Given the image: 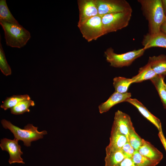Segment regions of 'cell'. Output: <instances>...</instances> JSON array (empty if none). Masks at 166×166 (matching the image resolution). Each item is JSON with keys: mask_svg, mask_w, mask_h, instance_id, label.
I'll return each instance as SVG.
<instances>
[{"mask_svg": "<svg viewBox=\"0 0 166 166\" xmlns=\"http://www.w3.org/2000/svg\"><path fill=\"white\" fill-rule=\"evenodd\" d=\"M143 15L148 21L149 33L160 31V27L166 19L161 0H138Z\"/></svg>", "mask_w": 166, "mask_h": 166, "instance_id": "1", "label": "cell"}, {"mask_svg": "<svg viewBox=\"0 0 166 166\" xmlns=\"http://www.w3.org/2000/svg\"><path fill=\"white\" fill-rule=\"evenodd\" d=\"M0 24L4 30L6 44L14 48L24 46L31 38L30 33L19 24L0 20Z\"/></svg>", "mask_w": 166, "mask_h": 166, "instance_id": "2", "label": "cell"}, {"mask_svg": "<svg viewBox=\"0 0 166 166\" xmlns=\"http://www.w3.org/2000/svg\"><path fill=\"white\" fill-rule=\"evenodd\" d=\"M1 123L4 128L9 129L13 134L14 138L22 141L24 145L27 147L31 146V142L43 138L44 135L47 134L45 130L39 132L37 127L30 124L26 125L24 129H22L5 119L1 120Z\"/></svg>", "mask_w": 166, "mask_h": 166, "instance_id": "3", "label": "cell"}, {"mask_svg": "<svg viewBox=\"0 0 166 166\" xmlns=\"http://www.w3.org/2000/svg\"><path fill=\"white\" fill-rule=\"evenodd\" d=\"M132 12L131 9L102 16L105 34L117 31L127 26L131 17Z\"/></svg>", "mask_w": 166, "mask_h": 166, "instance_id": "4", "label": "cell"}, {"mask_svg": "<svg viewBox=\"0 0 166 166\" xmlns=\"http://www.w3.org/2000/svg\"><path fill=\"white\" fill-rule=\"evenodd\" d=\"M145 50L143 48L124 53L117 54L113 48H108L104 54L107 61L110 65L116 68H121L131 65L136 59L142 56Z\"/></svg>", "mask_w": 166, "mask_h": 166, "instance_id": "5", "label": "cell"}, {"mask_svg": "<svg viewBox=\"0 0 166 166\" xmlns=\"http://www.w3.org/2000/svg\"><path fill=\"white\" fill-rule=\"evenodd\" d=\"M77 26L83 37L89 42L97 40L105 35L101 16L99 15L90 18Z\"/></svg>", "mask_w": 166, "mask_h": 166, "instance_id": "6", "label": "cell"}, {"mask_svg": "<svg viewBox=\"0 0 166 166\" xmlns=\"http://www.w3.org/2000/svg\"><path fill=\"white\" fill-rule=\"evenodd\" d=\"M98 15L124 12L132 9L128 2L125 0H95Z\"/></svg>", "mask_w": 166, "mask_h": 166, "instance_id": "7", "label": "cell"}, {"mask_svg": "<svg viewBox=\"0 0 166 166\" xmlns=\"http://www.w3.org/2000/svg\"><path fill=\"white\" fill-rule=\"evenodd\" d=\"M18 141L15 138L12 140L4 138L0 141V146L2 150L7 152L9 154L8 162L10 164L16 163L25 164L21 157L23 152Z\"/></svg>", "mask_w": 166, "mask_h": 166, "instance_id": "8", "label": "cell"}, {"mask_svg": "<svg viewBox=\"0 0 166 166\" xmlns=\"http://www.w3.org/2000/svg\"><path fill=\"white\" fill-rule=\"evenodd\" d=\"M79 10V20L77 26L85 22L90 18L98 15L95 0H78Z\"/></svg>", "mask_w": 166, "mask_h": 166, "instance_id": "9", "label": "cell"}, {"mask_svg": "<svg viewBox=\"0 0 166 166\" xmlns=\"http://www.w3.org/2000/svg\"><path fill=\"white\" fill-rule=\"evenodd\" d=\"M112 127L125 136L128 140L130 132L134 127L129 116L118 110L115 113Z\"/></svg>", "mask_w": 166, "mask_h": 166, "instance_id": "10", "label": "cell"}, {"mask_svg": "<svg viewBox=\"0 0 166 166\" xmlns=\"http://www.w3.org/2000/svg\"><path fill=\"white\" fill-rule=\"evenodd\" d=\"M142 44L146 49L154 47L166 48V34L162 31L155 33H147L144 36Z\"/></svg>", "mask_w": 166, "mask_h": 166, "instance_id": "11", "label": "cell"}, {"mask_svg": "<svg viewBox=\"0 0 166 166\" xmlns=\"http://www.w3.org/2000/svg\"><path fill=\"white\" fill-rule=\"evenodd\" d=\"M138 151L142 155L158 164L163 157L161 152L150 142L143 139L142 144Z\"/></svg>", "mask_w": 166, "mask_h": 166, "instance_id": "12", "label": "cell"}, {"mask_svg": "<svg viewBox=\"0 0 166 166\" xmlns=\"http://www.w3.org/2000/svg\"><path fill=\"white\" fill-rule=\"evenodd\" d=\"M128 142L125 136L112 127L109 143L105 148L106 153L121 151L123 146Z\"/></svg>", "mask_w": 166, "mask_h": 166, "instance_id": "13", "label": "cell"}, {"mask_svg": "<svg viewBox=\"0 0 166 166\" xmlns=\"http://www.w3.org/2000/svg\"><path fill=\"white\" fill-rule=\"evenodd\" d=\"M131 97L130 93H121L115 92L105 102L102 103L98 106L100 113L101 114L108 111L116 105L126 101Z\"/></svg>", "mask_w": 166, "mask_h": 166, "instance_id": "14", "label": "cell"}, {"mask_svg": "<svg viewBox=\"0 0 166 166\" xmlns=\"http://www.w3.org/2000/svg\"><path fill=\"white\" fill-rule=\"evenodd\" d=\"M126 102L135 107L143 116L156 127L159 131L162 130L160 119L151 113L140 102L136 99L131 98L128 99Z\"/></svg>", "mask_w": 166, "mask_h": 166, "instance_id": "15", "label": "cell"}, {"mask_svg": "<svg viewBox=\"0 0 166 166\" xmlns=\"http://www.w3.org/2000/svg\"><path fill=\"white\" fill-rule=\"evenodd\" d=\"M148 63L156 73L159 75H166V56L161 54L149 57Z\"/></svg>", "mask_w": 166, "mask_h": 166, "instance_id": "16", "label": "cell"}, {"mask_svg": "<svg viewBox=\"0 0 166 166\" xmlns=\"http://www.w3.org/2000/svg\"><path fill=\"white\" fill-rule=\"evenodd\" d=\"M157 75L148 62L145 65L140 68L138 74L131 79L133 83H139L147 80H151Z\"/></svg>", "mask_w": 166, "mask_h": 166, "instance_id": "17", "label": "cell"}, {"mask_svg": "<svg viewBox=\"0 0 166 166\" xmlns=\"http://www.w3.org/2000/svg\"><path fill=\"white\" fill-rule=\"evenodd\" d=\"M125 158L121 150L106 153L104 166H117Z\"/></svg>", "mask_w": 166, "mask_h": 166, "instance_id": "18", "label": "cell"}, {"mask_svg": "<svg viewBox=\"0 0 166 166\" xmlns=\"http://www.w3.org/2000/svg\"><path fill=\"white\" fill-rule=\"evenodd\" d=\"M133 83L131 78L123 77H116L113 79V86L115 92L121 93L127 92L130 85Z\"/></svg>", "mask_w": 166, "mask_h": 166, "instance_id": "19", "label": "cell"}, {"mask_svg": "<svg viewBox=\"0 0 166 166\" xmlns=\"http://www.w3.org/2000/svg\"><path fill=\"white\" fill-rule=\"evenodd\" d=\"M164 76L157 75L151 81L155 87L163 105L166 109V89L164 85Z\"/></svg>", "mask_w": 166, "mask_h": 166, "instance_id": "20", "label": "cell"}, {"mask_svg": "<svg viewBox=\"0 0 166 166\" xmlns=\"http://www.w3.org/2000/svg\"><path fill=\"white\" fill-rule=\"evenodd\" d=\"M29 100H30V98L27 94L13 95L11 97H7L3 101V103L0 107L6 110L8 109L13 108L22 101Z\"/></svg>", "mask_w": 166, "mask_h": 166, "instance_id": "21", "label": "cell"}, {"mask_svg": "<svg viewBox=\"0 0 166 166\" xmlns=\"http://www.w3.org/2000/svg\"><path fill=\"white\" fill-rule=\"evenodd\" d=\"M0 20L12 23L19 24L11 13L6 0H0Z\"/></svg>", "mask_w": 166, "mask_h": 166, "instance_id": "22", "label": "cell"}, {"mask_svg": "<svg viewBox=\"0 0 166 166\" xmlns=\"http://www.w3.org/2000/svg\"><path fill=\"white\" fill-rule=\"evenodd\" d=\"M35 103L31 100L22 101L10 109L11 113L14 115L22 114L26 112H30L29 107L34 106Z\"/></svg>", "mask_w": 166, "mask_h": 166, "instance_id": "23", "label": "cell"}, {"mask_svg": "<svg viewBox=\"0 0 166 166\" xmlns=\"http://www.w3.org/2000/svg\"><path fill=\"white\" fill-rule=\"evenodd\" d=\"M131 159L136 166H156L158 164L149 160L135 151Z\"/></svg>", "mask_w": 166, "mask_h": 166, "instance_id": "24", "label": "cell"}, {"mask_svg": "<svg viewBox=\"0 0 166 166\" xmlns=\"http://www.w3.org/2000/svg\"><path fill=\"white\" fill-rule=\"evenodd\" d=\"M143 139L136 132L133 127L130 130L128 141L130 145L136 151H138L142 143Z\"/></svg>", "mask_w": 166, "mask_h": 166, "instance_id": "25", "label": "cell"}, {"mask_svg": "<svg viewBox=\"0 0 166 166\" xmlns=\"http://www.w3.org/2000/svg\"><path fill=\"white\" fill-rule=\"evenodd\" d=\"M0 69L2 73L6 76L11 74V69L7 61L1 41L0 42Z\"/></svg>", "mask_w": 166, "mask_h": 166, "instance_id": "26", "label": "cell"}, {"mask_svg": "<svg viewBox=\"0 0 166 166\" xmlns=\"http://www.w3.org/2000/svg\"><path fill=\"white\" fill-rule=\"evenodd\" d=\"M121 151L126 157L131 158L136 151L128 142L123 146Z\"/></svg>", "mask_w": 166, "mask_h": 166, "instance_id": "27", "label": "cell"}, {"mask_svg": "<svg viewBox=\"0 0 166 166\" xmlns=\"http://www.w3.org/2000/svg\"><path fill=\"white\" fill-rule=\"evenodd\" d=\"M117 166H136L131 158L126 157Z\"/></svg>", "mask_w": 166, "mask_h": 166, "instance_id": "28", "label": "cell"}, {"mask_svg": "<svg viewBox=\"0 0 166 166\" xmlns=\"http://www.w3.org/2000/svg\"><path fill=\"white\" fill-rule=\"evenodd\" d=\"M158 136L166 151V139L164 135L162 130L159 131Z\"/></svg>", "mask_w": 166, "mask_h": 166, "instance_id": "29", "label": "cell"}, {"mask_svg": "<svg viewBox=\"0 0 166 166\" xmlns=\"http://www.w3.org/2000/svg\"><path fill=\"white\" fill-rule=\"evenodd\" d=\"M160 30L166 34V19L161 26Z\"/></svg>", "mask_w": 166, "mask_h": 166, "instance_id": "30", "label": "cell"}, {"mask_svg": "<svg viewBox=\"0 0 166 166\" xmlns=\"http://www.w3.org/2000/svg\"><path fill=\"white\" fill-rule=\"evenodd\" d=\"M162 2L164 12L166 17V0H162Z\"/></svg>", "mask_w": 166, "mask_h": 166, "instance_id": "31", "label": "cell"}, {"mask_svg": "<svg viewBox=\"0 0 166 166\" xmlns=\"http://www.w3.org/2000/svg\"><path fill=\"white\" fill-rule=\"evenodd\" d=\"M164 85L165 87V88L166 89V84L165 83H164Z\"/></svg>", "mask_w": 166, "mask_h": 166, "instance_id": "32", "label": "cell"}]
</instances>
